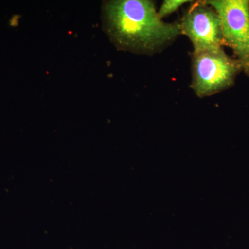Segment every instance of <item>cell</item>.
Masks as SVG:
<instances>
[{
  "label": "cell",
  "mask_w": 249,
  "mask_h": 249,
  "mask_svg": "<svg viewBox=\"0 0 249 249\" xmlns=\"http://www.w3.org/2000/svg\"><path fill=\"white\" fill-rule=\"evenodd\" d=\"M103 29L116 49L153 55L181 34L180 23L163 22L149 0H109L101 6Z\"/></svg>",
  "instance_id": "cell-1"
},
{
  "label": "cell",
  "mask_w": 249,
  "mask_h": 249,
  "mask_svg": "<svg viewBox=\"0 0 249 249\" xmlns=\"http://www.w3.org/2000/svg\"><path fill=\"white\" fill-rule=\"evenodd\" d=\"M241 70L223 48L193 52L191 88L198 97L212 96L233 85Z\"/></svg>",
  "instance_id": "cell-2"
},
{
  "label": "cell",
  "mask_w": 249,
  "mask_h": 249,
  "mask_svg": "<svg viewBox=\"0 0 249 249\" xmlns=\"http://www.w3.org/2000/svg\"><path fill=\"white\" fill-rule=\"evenodd\" d=\"M206 1L220 18L225 45L232 49L242 70L249 76V1Z\"/></svg>",
  "instance_id": "cell-3"
},
{
  "label": "cell",
  "mask_w": 249,
  "mask_h": 249,
  "mask_svg": "<svg viewBox=\"0 0 249 249\" xmlns=\"http://www.w3.org/2000/svg\"><path fill=\"white\" fill-rule=\"evenodd\" d=\"M181 34L191 41L193 52L222 48L225 46L222 21L206 1L193 3L180 23Z\"/></svg>",
  "instance_id": "cell-4"
},
{
  "label": "cell",
  "mask_w": 249,
  "mask_h": 249,
  "mask_svg": "<svg viewBox=\"0 0 249 249\" xmlns=\"http://www.w3.org/2000/svg\"><path fill=\"white\" fill-rule=\"evenodd\" d=\"M188 2H192L188 0H165L163 1L160 9L157 11V14L160 19H163L165 16L173 14L178 11L181 6Z\"/></svg>",
  "instance_id": "cell-5"
}]
</instances>
